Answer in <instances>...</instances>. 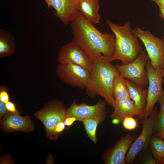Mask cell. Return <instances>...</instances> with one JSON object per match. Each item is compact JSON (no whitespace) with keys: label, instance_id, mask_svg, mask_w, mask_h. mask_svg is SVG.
Returning <instances> with one entry per match:
<instances>
[{"label":"cell","instance_id":"6da1fadb","mask_svg":"<svg viewBox=\"0 0 164 164\" xmlns=\"http://www.w3.org/2000/svg\"><path fill=\"white\" fill-rule=\"evenodd\" d=\"M93 23L78 11L70 22L73 40L79 44L93 63L108 58L112 55L115 43L114 34L102 33Z\"/></svg>","mask_w":164,"mask_h":164},{"label":"cell","instance_id":"7a4b0ae2","mask_svg":"<svg viewBox=\"0 0 164 164\" xmlns=\"http://www.w3.org/2000/svg\"><path fill=\"white\" fill-rule=\"evenodd\" d=\"M90 73V80L85 88L87 95L92 98L96 95H100L114 107L115 100L112 85L115 76L119 73L115 66L108 58H104L93 63Z\"/></svg>","mask_w":164,"mask_h":164},{"label":"cell","instance_id":"3957f363","mask_svg":"<svg viewBox=\"0 0 164 164\" xmlns=\"http://www.w3.org/2000/svg\"><path fill=\"white\" fill-rule=\"evenodd\" d=\"M106 22L115 36L114 50L108 60L111 62L119 60L122 65L134 61L143 51L130 22H127L123 26L114 24L108 19Z\"/></svg>","mask_w":164,"mask_h":164},{"label":"cell","instance_id":"277c9868","mask_svg":"<svg viewBox=\"0 0 164 164\" xmlns=\"http://www.w3.org/2000/svg\"><path fill=\"white\" fill-rule=\"evenodd\" d=\"M66 110L61 102L53 100L33 114L34 116L40 121L44 125L46 136L50 140L54 141L57 138L55 130L60 123L64 121Z\"/></svg>","mask_w":164,"mask_h":164},{"label":"cell","instance_id":"5b68a950","mask_svg":"<svg viewBox=\"0 0 164 164\" xmlns=\"http://www.w3.org/2000/svg\"><path fill=\"white\" fill-rule=\"evenodd\" d=\"M149 87L145 108L138 119L142 123L152 112L154 106L163 92L162 88L163 81L162 68L155 69L151 65L150 60L145 65Z\"/></svg>","mask_w":164,"mask_h":164},{"label":"cell","instance_id":"8992f818","mask_svg":"<svg viewBox=\"0 0 164 164\" xmlns=\"http://www.w3.org/2000/svg\"><path fill=\"white\" fill-rule=\"evenodd\" d=\"M135 36L143 43L149 58L151 64L155 69L162 68L164 59V41L151 34L149 30L139 27L133 29Z\"/></svg>","mask_w":164,"mask_h":164},{"label":"cell","instance_id":"52a82bcc","mask_svg":"<svg viewBox=\"0 0 164 164\" xmlns=\"http://www.w3.org/2000/svg\"><path fill=\"white\" fill-rule=\"evenodd\" d=\"M150 60L145 51L135 60L125 65L116 64L115 65L120 75L143 88L148 84L146 70L145 69L147 62Z\"/></svg>","mask_w":164,"mask_h":164},{"label":"cell","instance_id":"ba28073f","mask_svg":"<svg viewBox=\"0 0 164 164\" xmlns=\"http://www.w3.org/2000/svg\"><path fill=\"white\" fill-rule=\"evenodd\" d=\"M58 77L67 85L85 89L91 78L90 72L83 67L73 63H60L56 70Z\"/></svg>","mask_w":164,"mask_h":164},{"label":"cell","instance_id":"9c48e42d","mask_svg":"<svg viewBox=\"0 0 164 164\" xmlns=\"http://www.w3.org/2000/svg\"><path fill=\"white\" fill-rule=\"evenodd\" d=\"M59 63L80 65L91 72L93 62L83 48L73 40L63 46L57 55Z\"/></svg>","mask_w":164,"mask_h":164},{"label":"cell","instance_id":"30bf717a","mask_svg":"<svg viewBox=\"0 0 164 164\" xmlns=\"http://www.w3.org/2000/svg\"><path fill=\"white\" fill-rule=\"evenodd\" d=\"M158 114L157 109L154 108L148 118L142 123L143 125L142 131L139 135L132 144L127 153L126 164L132 163L137 155L147 147L153 133L154 123Z\"/></svg>","mask_w":164,"mask_h":164},{"label":"cell","instance_id":"8fae6325","mask_svg":"<svg viewBox=\"0 0 164 164\" xmlns=\"http://www.w3.org/2000/svg\"><path fill=\"white\" fill-rule=\"evenodd\" d=\"M106 102L100 99L93 105H89L85 103L78 105L74 101L66 110L65 118L73 117L76 118V121L83 122L89 118H105L106 114Z\"/></svg>","mask_w":164,"mask_h":164},{"label":"cell","instance_id":"7c38bea8","mask_svg":"<svg viewBox=\"0 0 164 164\" xmlns=\"http://www.w3.org/2000/svg\"><path fill=\"white\" fill-rule=\"evenodd\" d=\"M0 122L1 129L6 133L17 131L29 132L34 130V124L29 115L22 116L19 111L8 112L0 119Z\"/></svg>","mask_w":164,"mask_h":164},{"label":"cell","instance_id":"4fadbf2b","mask_svg":"<svg viewBox=\"0 0 164 164\" xmlns=\"http://www.w3.org/2000/svg\"><path fill=\"white\" fill-rule=\"evenodd\" d=\"M79 0H45L47 9L52 8L53 14L66 26L75 16L78 11Z\"/></svg>","mask_w":164,"mask_h":164},{"label":"cell","instance_id":"5bb4252c","mask_svg":"<svg viewBox=\"0 0 164 164\" xmlns=\"http://www.w3.org/2000/svg\"><path fill=\"white\" fill-rule=\"evenodd\" d=\"M138 137L136 134H129L121 137L108 153L106 164H125L127 153L133 142Z\"/></svg>","mask_w":164,"mask_h":164},{"label":"cell","instance_id":"9a60e30c","mask_svg":"<svg viewBox=\"0 0 164 164\" xmlns=\"http://www.w3.org/2000/svg\"><path fill=\"white\" fill-rule=\"evenodd\" d=\"M114 110L110 117L113 124L118 125L125 118L136 115L138 117L141 114L133 102L129 98L115 101Z\"/></svg>","mask_w":164,"mask_h":164},{"label":"cell","instance_id":"2e32d148","mask_svg":"<svg viewBox=\"0 0 164 164\" xmlns=\"http://www.w3.org/2000/svg\"><path fill=\"white\" fill-rule=\"evenodd\" d=\"M98 0H79L78 11L88 21L94 24L99 23Z\"/></svg>","mask_w":164,"mask_h":164},{"label":"cell","instance_id":"e0dca14e","mask_svg":"<svg viewBox=\"0 0 164 164\" xmlns=\"http://www.w3.org/2000/svg\"><path fill=\"white\" fill-rule=\"evenodd\" d=\"M128 87L130 99L133 102L139 111L141 116L146 104L148 90L145 89L128 80L125 79Z\"/></svg>","mask_w":164,"mask_h":164},{"label":"cell","instance_id":"ac0fdd59","mask_svg":"<svg viewBox=\"0 0 164 164\" xmlns=\"http://www.w3.org/2000/svg\"><path fill=\"white\" fill-rule=\"evenodd\" d=\"M15 39L8 31L0 29V57L10 56L14 53Z\"/></svg>","mask_w":164,"mask_h":164},{"label":"cell","instance_id":"d6986e66","mask_svg":"<svg viewBox=\"0 0 164 164\" xmlns=\"http://www.w3.org/2000/svg\"><path fill=\"white\" fill-rule=\"evenodd\" d=\"M112 91L115 101L126 98L130 99L125 79L122 77L119 73L115 76L114 79Z\"/></svg>","mask_w":164,"mask_h":164},{"label":"cell","instance_id":"ffe728a7","mask_svg":"<svg viewBox=\"0 0 164 164\" xmlns=\"http://www.w3.org/2000/svg\"><path fill=\"white\" fill-rule=\"evenodd\" d=\"M149 145L156 163L160 164L164 158V140L155 135H152Z\"/></svg>","mask_w":164,"mask_h":164},{"label":"cell","instance_id":"44dd1931","mask_svg":"<svg viewBox=\"0 0 164 164\" xmlns=\"http://www.w3.org/2000/svg\"><path fill=\"white\" fill-rule=\"evenodd\" d=\"M104 118L103 117L91 118L87 119L82 122L88 136L95 144L97 143L96 130L97 126L98 124L103 121Z\"/></svg>","mask_w":164,"mask_h":164},{"label":"cell","instance_id":"7402d4cb","mask_svg":"<svg viewBox=\"0 0 164 164\" xmlns=\"http://www.w3.org/2000/svg\"><path fill=\"white\" fill-rule=\"evenodd\" d=\"M164 131V113H159L155 120L153 133L155 134Z\"/></svg>","mask_w":164,"mask_h":164},{"label":"cell","instance_id":"603a6c76","mask_svg":"<svg viewBox=\"0 0 164 164\" xmlns=\"http://www.w3.org/2000/svg\"><path fill=\"white\" fill-rule=\"evenodd\" d=\"M123 128L128 130H132L138 126L136 120L133 117L128 116L124 118L122 121Z\"/></svg>","mask_w":164,"mask_h":164},{"label":"cell","instance_id":"cb8c5ba5","mask_svg":"<svg viewBox=\"0 0 164 164\" xmlns=\"http://www.w3.org/2000/svg\"><path fill=\"white\" fill-rule=\"evenodd\" d=\"M9 96L8 89L2 85L0 87V100L5 103L9 101Z\"/></svg>","mask_w":164,"mask_h":164},{"label":"cell","instance_id":"d4e9b609","mask_svg":"<svg viewBox=\"0 0 164 164\" xmlns=\"http://www.w3.org/2000/svg\"><path fill=\"white\" fill-rule=\"evenodd\" d=\"M8 112L5 103L0 100V120Z\"/></svg>","mask_w":164,"mask_h":164},{"label":"cell","instance_id":"484cf974","mask_svg":"<svg viewBox=\"0 0 164 164\" xmlns=\"http://www.w3.org/2000/svg\"><path fill=\"white\" fill-rule=\"evenodd\" d=\"M6 108L9 112H17L18 111L16 110L15 104L9 101L5 103Z\"/></svg>","mask_w":164,"mask_h":164},{"label":"cell","instance_id":"4316f807","mask_svg":"<svg viewBox=\"0 0 164 164\" xmlns=\"http://www.w3.org/2000/svg\"><path fill=\"white\" fill-rule=\"evenodd\" d=\"M143 163L145 164H156L153 157L152 155L147 156L144 160Z\"/></svg>","mask_w":164,"mask_h":164},{"label":"cell","instance_id":"83f0119b","mask_svg":"<svg viewBox=\"0 0 164 164\" xmlns=\"http://www.w3.org/2000/svg\"><path fill=\"white\" fill-rule=\"evenodd\" d=\"M158 101L160 106V111L159 113H164V91L160 96Z\"/></svg>","mask_w":164,"mask_h":164},{"label":"cell","instance_id":"f1b7e54d","mask_svg":"<svg viewBox=\"0 0 164 164\" xmlns=\"http://www.w3.org/2000/svg\"><path fill=\"white\" fill-rule=\"evenodd\" d=\"M75 121H76V119L74 117H68L65 118L64 120V123L65 125L70 126Z\"/></svg>","mask_w":164,"mask_h":164},{"label":"cell","instance_id":"f546056e","mask_svg":"<svg viewBox=\"0 0 164 164\" xmlns=\"http://www.w3.org/2000/svg\"><path fill=\"white\" fill-rule=\"evenodd\" d=\"M156 3L159 7H164V0H149Z\"/></svg>","mask_w":164,"mask_h":164},{"label":"cell","instance_id":"4dcf8cb0","mask_svg":"<svg viewBox=\"0 0 164 164\" xmlns=\"http://www.w3.org/2000/svg\"><path fill=\"white\" fill-rule=\"evenodd\" d=\"M159 7V15L160 17L164 20V7Z\"/></svg>","mask_w":164,"mask_h":164},{"label":"cell","instance_id":"1f68e13d","mask_svg":"<svg viewBox=\"0 0 164 164\" xmlns=\"http://www.w3.org/2000/svg\"><path fill=\"white\" fill-rule=\"evenodd\" d=\"M155 135L164 139V131L160 133L155 134Z\"/></svg>","mask_w":164,"mask_h":164},{"label":"cell","instance_id":"d6a6232c","mask_svg":"<svg viewBox=\"0 0 164 164\" xmlns=\"http://www.w3.org/2000/svg\"><path fill=\"white\" fill-rule=\"evenodd\" d=\"M162 75H163V81L164 82V63L162 67Z\"/></svg>","mask_w":164,"mask_h":164},{"label":"cell","instance_id":"836d02e7","mask_svg":"<svg viewBox=\"0 0 164 164\" xmlns=\"http://www.w3.org/2000/svg\"><path fill=\"white\" fill-rule=\"evenodd\" d=\"M160 164H164V158L162 160Z\"/></svg>","mask_w":164,"mask_h":164},{"label":"cell","instance_id":"e575fe53","mask_svg":"<svg viewBox=\"0 0 164 164\" xmlns=\"http://www.w3.org/2000/svg\"><path fill=\"white\" fill-rule=\"evenodd\" d=\"M161 39H162V40H163L164 41V36H163V37Z\"/></svg>","mask_w":164,"mask_h":164},{"label":"cell","instance_id":"d590c367","mask_svg":"<svg viewBox=\"0 0 164 164\" xmlns=\"http://www.w3.org/2000/svg\"></svg>","mask_w":164,"mask_h":164}]
</instances>
